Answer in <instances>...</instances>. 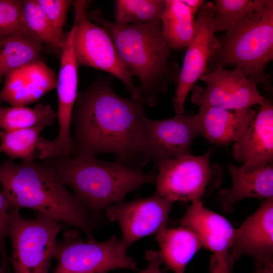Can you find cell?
<instances>
[{"label": "cell", "instance_id": "6da1fadb", "mask_svg": "<svg viewBox=\"0 0 273 273\" xmlns=\"http://www.w3.org/2000/svg\"><path fill=\"white\" fill-rule=\"evenodd\" d=\"M111 79L101 76L78 93L72 116L74 153L111 154L129 167L142 168L156 159L146 124L145 102L118 95Z\"/></svg>", "mask_w": 273, "mask_h": 273}, {"label": "cell", "instance_id": "277c9868", "mask_svg": "<svg viewBox=\"0 0 273 273\" xmlns=\"http://www.w3.org/2000/svg\"><path fill=\"white\" fill-rule=\"evenodd\" d=\"M95 216L114 203L123 201L128 193L155 181L154 170L129 167L116 160L107 161L84 154L43 160Z\"/></svg>", "mask_w": 273, "mask_h": 273}, {"label": "cell", "instance_id": "1f68e13d", "mask_svg": "<svg viewBox=\"0 0 273 273\" xmlns=\"http://www.w3.org/2000/svg\"><path fill=\"white\" fill-rule=\"evenodd\" d=\"M145 256L148 262L147 266L144 270L138 271L139 273H163L160 267L163 261L159 251L149 250Z\"/></svg>", "mask_w": 273, "mask_h": 273}, {"label": "cell", "instance_id": "4fadbf2b", "mask_svg": "<svg viewBox=\"0 0 273 273\" xmlns=\"http://www.w3.org/2000/svg\"><path fill=\"white\" fill-rule=\"evenodd\" d=\"M173 202L154 194L128 202L123 201L106 208V216L118 223L121 241L128 247L142 238L157 234L166 228Z\"/></svg>", "mask_w": 273, "mask_h": 273}, {"label": "cell", "instance_id": "44dd1931", "mask_svg": "<svg viewBox=\"0 0 273 273\" xmlns=\"http://www.w3.org/2000/svg\"><path fill=\"white\" fill-rule=\"evenodd\" d=\"M156 239L163 262L174 273H185L188 264L203 247L198 236L182 226L166 227L156 235Z\"/></svg>", "mask_w": 273, "mask_h": 273}, {"label": "cell", "instance_id": "7c38bea8", "mask_svg": "<svg viewBox=\"0 0 273 273\" xmlns=\"http://www.w3.org/2000/svg\"><path fill=\"white\" fill-rule=\"evenodd\" d=\"M75 24L73 22L65 35L62 50L60 67L56 88L58 94V110L56 117L59 132L53 141L46 139L43 148L49 157L69 156L75 150L71 135L72 113L76 100L78 85V65L74 52Z\"/></svg>", "mask_w": 273, "mask_h": 273}, {"label": "cell", "instance_id": "52a82bcc", "mask_svg": "<svg viewBox=\"0 0 273 273\" xmlns=\"http://www.w3.org/2000/svg\"><path fill=\"white\" fill-rule=\"evenodd\" d=\"M65 226L39 213L35 218L23 217L18 209L10 205L7 235L12 243L14 273H49L57 237Z\"/></svg>", "mask_w": 273, "mask_h": 273}, {"label": "cell", "instance_id": "9c48e42d", "mask_svg": "<svg viewBox=\"0 0 273 273\" xmlns=\"http://www.w3.org/2000/svg\"><path fill=\"white\" fill-rule=\"evenodd\" d=\"M127 249L116 235L103 242L83 241L77 231L69 230L57 242L54 257L58 264L52 273H108L120 268L138 270V263L128 255Z\"/></svg>", "mask_w": 273, "mask_h": 273}, {"label": "cell", "instance_id": "f546056e", "mask_svg": "<svg viewBox=\"0 0 273 273\" xmlns=\"http://www.w3.org/2000/svg\"><path fill=\"white\" fill-rule=\"evenodd\" d=\"M44 12L57 37L64 41L63 29L68 9L73 4L70 0H37Z\"/></svg>", "mask_w": 273, "mask_h": 273}, {"label": "cell", "instance_id": "9a60e30c", "mask_svg": "<svg viewBox=\"0 0 273 273\" xmlns=\"http://www.w3.org/2000/svg\"><path fill=\"white\" fill-rule=\"evenodd\" d=\"M242 255L251 256L255 267L273 262V197L262 202L236 229L230 260L234 264Z\"/></svg>", "mask_w": 273, "mask_h": 273}, {"label": "cell", "instance_id": "f1b7e54d", "mask_svg": "<svg viewBox=\"0 0 273 273\" xmlns=\"http://www.w3.org/2000/svg\"><path fill=\"white\" fill-rule=\"evenodd\" d=\"M22 9L23 1L0 0V36L8 37L17 34L26 35Z\"/></svg>", "mask_w": 273, "mask_h": 273}, {"label": "cell", "instance_id": "4dcf8cb0", "mask_svg": "<svg viewBox=\"0 0 273 273\" xmlns=\"http://www.w3.org/2000/svg\"><path fill=\"white\" fill-rule=\"evenodd\" d=\"M9 203L0 190V256L2 265L6 272H8V261L7 257L5 240L7 236L9 222Z\"/></svg>", "mask_w": 273, "mask_h": 273}, {"label": "cell", "instance_id": "83f0119b", "mask_svg": "<svg viewBox=\"0 0 273 273\" xmlns=\"http://www.w3.org/2000/svg\"><path fill=\"white\" fill-rule=\"evenodd\" d=\"M268 0H215L213 27L226 30L247 15L265 5Z\"/></svg>", "mask_w": 273, "mask_h": 273}, {"label": "cell", "instance_id": "2e32d148", "mask_svg": "<svg viewBox=\"0 0 273 273\" xmlns=\"http://www.w3.org/2000/svg\"><path fill=\"white\" fill-rule=\"evenodd\" d=\"M234 159L250 166L273 163V104L265 98L256 114L246 130L234 143Z\"/></svg>", "mask_w": 273, "mask_h": 273}, {"label": "cell", "instance_id": "484cf974", "mask_svg": "<svg viewBox=\"0 0 273 273\" xmlns=\"http://www.w3.org/2000/svg\"><path fill=\"white\" fill-rule=\"evenodd\" d=\"M165 0L115 1V23L127 25L161 21Z\"/></svg>", "mask_w": 273, "mask_h": 273}, {"label": "cell", "instance_id": "ffe728a7", "mask_svg": "<svg viewBox=\"0 0 273 273\" xmlns=\"http://www.w3.org/2000/svg\"><path fill=\"white\" fill-rule=\"evenodd\" d=\"M229 110L210 106H200L193 116L199 134L210 143L226 146L236 142L247 128L256 114L251 108Z\"/></svg>", "mask_w": 273, "mask_h": 273}, {"label": "cell", "instance_id": "8fae6325", "mask_svg": "<svg viewBox=\"0 0 273 273\" xmlns=\"http://www.w3.org/2000/svg\"><path fill=\"white\" fill-rule=\"evenodd\" d=\"M214 14L215 6L211 2H204L198 12L196 33L186 47L173 99L176 114L185 113L184 105L189 92L207 72L208 65L218 50L219 40L213 27Z\"/></svg>", "mask_w": 273, "mask_h": 273}, {"label": "cell", "instance_id": "8992f818", "mask_svg": "<svg viewBox=\"0 0 273 273\" xmlns=\"http://www.w3.org/2000/svg\"><path fill=\"white\" fill-rule=\"evenodd\" d=\"M212 150L168 158L155 163V194L172 202L201 201L218 188L223 177L220 165L210 163Z\"/></svg>", "mask_w": 273, "mask_h": 273}, {"label": "cell", "instance_id": "5b68a950", "mask_svg": "<svg viewBox=\"0 0 273 273\" xmlns=\"http://www.w3.org/2000/svg\"><path fill=\"white\" fill-rule=\"evenodd\" d=\"M218 40L207 72L226 65L240 67L257 86L272 93L271 79L265 72L273 60L272 0L226 30Z\"/></svg>", "mask_w": 273, "mask_h": 273}, {"label": "cell", "instance_id": "5bb4252c", "mask_svg": "<svg viewBox=\"0 0 273 273\" xmlns=\"http://www.w3.org/2000/svg\"><path fill=\"white\" fill-rule=\"evenodd\" d=\"M180 226L195 233L203 247L213 253L211 264L219 269L232 270L229 252L235 230L225 217L206 208L201 201H194L178 220Z\"/></svg>", "mask_w": 273, "mask_h": 273}, {"label": "cell", "instance_id": "d590c367", "mask_svg": "<svg viewBox=\"0 0 273 273\" xmlns=\"http://www.w3.org/2000/svg\"><path fill=\"white\" fill-rule=\"evenodd\" d=\"M7 38V37L0 36V47L5 43Z\"/></svg>", "mask_w": 273, "mask_h": 273}, {"label": "cell", "instance_id": "3957f363", "mask_svg": "<svg viewBox=\"0 0 273 273\" xmlns=\"http://www.w3.org/2000/svg\"><path fill=\"white\" fill-rule=\"evenodd\" d=\"M88 16L111 37L126 68L138 79L145 103L155 106L169 84L177 82L180 70L169 63L171 49L163 37L161 21L119 25L105 18L100 9L88 12Z\"/></svg>", "mask_w": 273, "mask_h": 273}, {"label": "cell", "instance_id": "8d00e7d4", "mask_svg": "<svg viewBox=\"0 0 273 273\" xmlns=\"http://www.w3.org/2000/svg\"><path fill=\"white\" fill-rule=\"evenodd\" d=\"M0 273H6L4 269L2 264H0Z\"/></svg>", "mask_w": 273, "mask_h": 273}, {"label": "cell", "instance_id": "d6986e66", "mask_svg": "<svg viewBox=\"0 0 273 273\" xmlns=\"http://www.w3.org/2000/svg\"><path fill=\"white\" fill-rule=\"evenodd\" d=\"M146 124L156 153L155 163L192 154L191 143L199 134L193 116L178 114L163 120L147 116Z\"/></svg>", "mask_w": 273, "mask_h": 273}, {"label": "cell", "instance_id": "4316f807", "mask_svg": "<svg viewBox=\"0 0 273 273\" xmlns=\"http://www.w3.org/2000/svg\"><path fill=\"white\" fill-rule=\"evenodd\" d=\"M22 18L28 37L41 44L62 48L64 40L62 41L57 37L37 0L23 1Z\"/></svg>", "mask_w": 273, "mask_h": 273}, {"label": "cell", "instance_id": "e0dca14e", "mask_svg": "<svg viewBox=\"0 0 273 273\" xmlns=\"http://www.w3.org/2000/svg\"><path fill=\"white\" fill-rule=\"evenodd\" d=\"M5 77L0 100L11 106H25L36 102L56 88L57 81L55 72L42 60L16 69Z\"/></svg>", "mask_w": 273, "mask_h": 273}, {"label": "cell", "instance_id": "ac0fdd59", "mask_svg": "<svg viewBox=\"0 0 273 273\" xmlns=\"http://www.w3.org/2000/svg\"><path fill=\"white\" fill-rule=\"evenodd\" d=\"M227 169L232 179L231 189H222L216 201L225 212L234 204L248 198L266 199L273 197V163L264 166L234 165L230 161Z\"/></svg>", "mask_w": 273, "mask_h": 273}, {"label": "cell", "instance_id": "ba28073f", "mask_svg": "<svg viewBox=\"0 0 273 273\" xmlns=\"http://www.w3.org/2000/svg\"><path fill=\"white\" fill-rule=\"evenodd\" d=\"M90 1H73V22L76 29L74 52L78 66H87L105 71L120 80L130 93L131 99H143L132 75L122 60L108 32L88 16Z\"/></svg>", "mask_w": 273, "mask_h": 273}, {"label": "cell", "instance_id": "d4e9b609", "mask_svg": "<svg viewBox=\"0 0 273 273\" xmlns=\"http://www.w3.org/2000/svg\"><path fill=\"white\" fill-rule=\"evenodd\" d=\"M49 125L43 123L35 126L10 131L0 130V153L9 160L19 158L22 161H34L36 145L42 130Z\"/></svg>", "mask_w": 273, "mask_h": 273}, {"label": "cell", "instance_id": "30bf717a", "mask_svg": "<svg viewBox=\"0 0 273 273\" xmlns=\"http://www.w3.org/2000/svg\"><path fill=\"white\" fill-rule=\"evenodd\" d=\"M199 79L205 86L195 84L191 90V100L196 106L241 110L259 105L264 99L257 86L240 67L228 70L218 67L204 74Z\"/></svg>", "mask_w": 273, "mask_h": 273}, {"label": "cell", "instance_id": "cb8c5ba5", "mask_svg": "<svg viewBox=\"0 0 273 273\" xmlns=\"http://www.w3.org/2000/svg\"><path fill=\"white\" fill-rule=\"evenodd\" d=\"M56 114L49 104H38L33 108L26 106H0V129L10 131L35 126L51 125Z\"/></svg>", "mask_w": 273, "mask_h": 273}, {"label": "cell", "instance_id": "603a6c76", "mask_svg": "<svg viewBox=\"0 0 273 273\" xmlns=\"http://www.w3.org/2000/svg\"><path fill=\"white\" fill-rule=\"evenodd\" d=\"M42 44L23 34L7 37L0 47V81L8 73L32 62L42 60Z\"/></svg>", "mask_w": 273, "mask_h": 273}, {"label": "cell", "instance_id": "7402d4cb", "mask_svg": "<svg viewBox=\"0 0 273 273\" xmlns=\"http://www.w3.org/2000/svg\"><path fill=\"white\" fill-rule=\"evenodd\" d=\"M195 16L180 0H165L161 17L163 37L168 47L178 50L192 41L196 31Z\"/></svg>", "mask_w": 273, "mask_h": 273}, {"label": "cell", "instance_id": "836d02e7", "mask_svg": "<svg viewBox=\"0 0 273 273\" xmlns=\"http://www.w3.org/2000/svg\"><path fill=\"white\" fill-rule=\"evenodd\" d=\"M255 273H273V262H265L256 267Z\"/></svg>", "mask_w": 273, "mask_h": 273}, {"label": "cell", "instance_id": "e575fe53", "mask_svg": "<svg viewBox=\"0 0 273 273\" xmlns=\"http://www.w3.org/2000/svg\"><path fill=\"white\" fill-rule=\"evenodd\" d=\"M210 266L211 273H231V270L219 269L211 265Z\"/></svg>", "mask_w": 273, "mask_h": 273}, {"label": "cell", "instance_id": "7a4b0ae2", "mask_svg": "<svg viewBox=\"0 0 273 273\" xmlns=\"http://www.w3.org/2000/svg\"><path fill=\"white\" fill-rule=\"evenodd\" d=\"M0 183L10 206L37 211L81 231L87 239H95L96 225L88 209L48 165L34 161H4L0 164Z\"/></svg>", "mask_w": 273, "mask_h": 273}, {"label": "cell", "instance_id": "d6a6232c", "mask_svg": "<svg viewBox=\"0 0 273 273\" xmlns=\"http://www.w3.org/2000/svg\"><path fill=\"white\" fill-rule=\"evenodd\" d=\"M182 1L190 9L194 15L198 13L201 7L204 3L203 0H185Z\"/></svg>", "mask_w": 273, "mask_h": 273}, {"label": "cell", "instance_id": "74e56055", "mask_svg": "<svg viewBox=\"0 0 273 273\" xmlns=\"http://www.w3.org/2000/svg\"><path fill=\"white\" fill-rule=\"evenodd\" d=\"M1 82L0 81V84H1ZM0 102H1V100H0ZM0 130H1V129H0ZM0 143H1V140H0Z\"/></svg>", "mask_w": 273, "mask_h": 273}]
</instances>
